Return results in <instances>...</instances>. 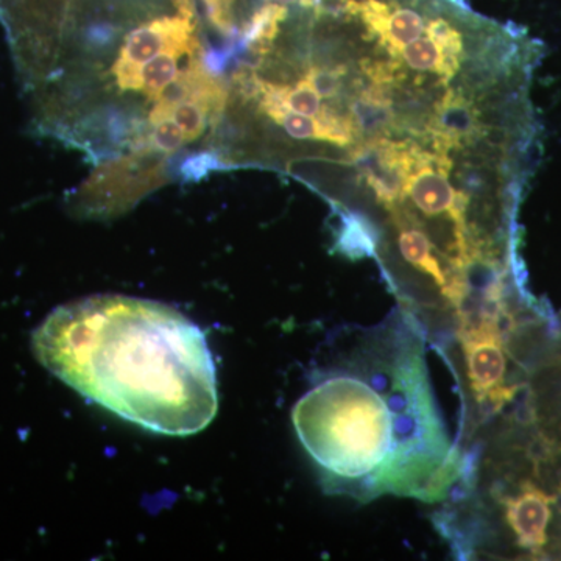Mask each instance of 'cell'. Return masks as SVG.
<instances>
[{
    "instance_id": "6da1fadb",
    "label": "cell",
    "mask_w": 561,
    "mask_h": 561,
    "mask_svg": "<svg viewBox=\"0 0 561 561\" xmlns=\"http://www.w3.org/2000/svg\"><path fill=\"white\" fill-rule=\"evenodd\" d=\"M36 359L81 397L158 434H197L219 409L205 334L142 298L98 295L55 309L33 332Z\"/></svg>"
},
{
    "instance_id": "7a4b0ae2",
    "label": "cell",
    "mask_w": 561,
    "mask_h": 561,
    "mask_svg": "<svg viewBox=\"0 0 561 561\" xmlns=\"http://www.w3.org/2000/svg\"><path fill=\"white\" fill-rule=\"evenodd\" d=\"M387 331L362 339L348 362L324 373L291 412L295 431L324 479L359 496L438 493L451 478L423 359Z\"/></svg>"
},
{
    "instance_id": "3957f363",
    "label": "cell",
    "mask_w": 561,
    "mask_h": 561,
    "mask_svg": "<svg viewBox=\"0 0 561 561\" xmlns=\"http://www.w3.org/2000/svg\"><path fill=\"white\" fill-rule=\"evenodd\" d=\"M176 16L158 18L140 25L125 38L113 72L122 91L139 92L140 68L169 49H198L192 0H176Z\"/></svg>"
},
{
    "instance_id": "277c9868",
    "label": "cell",
    "mask_w": 561,
    "mask_h": 561,
    "mask_svg": "<svg viewBox=\"0 0 561 561\" xmlns=\"http://www.w3.org/2000/svg\"><path fill=\"white\" fill-rule=\"evenodd\" d=\"M465 367L472 394L481 404L501 408L512 401L516 387L505 386L507 353L496 319H485L461 332Z\"/></svg>"
},
{
    "instance_id": "5b68a950",
    "label": "cell",
    "mask_w": 561,
    "mask_h": 561,
    "mask_svg": "<svg viewBox=\"0 0 561 561\" xmlns=\"http://www.w3.org/2000/svg\"><path fill=\"white\" fill-rule=\"evenodd\" d=\"M451 165L445 154H426L420 150L415 168L405 181L404 194H408L424 216L437 217L448 214L454 227L463 236L467 195L460 194L448 181Z\"/></svg>"
},
{
    "instance_id": "8992f818",
    "label": "cell",
    "mask_w": 561,
    "mask_h": 561,
    "mask_svg": "<svg viewBox=\"0 0 561 561\" xmlns=\"http://www.w3.org/2000/svg\"><path fill=\"white\" fill-rule=\"evenodd\" d=\"M553 502L556 497L531 482H524L518 493L502 501L505 522L516 542L534 556L541 553L548 545Z\"/></svg>"
},
{
    "instance_id": "52a82bcc",
    "label": "cell",
    "mask_w": 561,
    "mask_h": 561,
    "mask_svg": "<svg viewBox=\"0 0 561 561\" xmlns=\"http://www.w3.org/2000/svg\"><path fill=\"white\" fill-rule=\"evenodd\" d=\"M398 247H400L401 256L412 267L419 268L424 275L434 279V283L440 287L442 294L446 295L454 306H461L467 295V286H461L454 280L451 275L443 268L442 262L435 254L434 243L427 238L426 232L415 225L402 227L398 236Z\"/></svg>"
},
{
    "instance_id": "ba28073f",
    "label": "cell",
    "mask_w": 561,
    "mask_h": 561,
    "mask_svg": "<svg viewBox=\"0 0 561 561\" xmlns=\"http://www.w3.org/2000/svg\"><path fill=\"white\" fill-rule=\"evenodd\" d=\"M198 49H169L161 51L140 68L139 92H142L151 102H157L162 92L179 79L181 61L183 58L198 54Z\"/></svg>"
},
{
    "instance_id": "9c48e42d",
    "label": "cell",
    "mask_w": 561,
    "mask_h": 561,
    "mask_svg": "<svg viewBox=\"0 0 561 561\" xmlns=\"http://www.w3.org/2000/svg\"><path fill=\"white\" fill-rule=\"evenodd\" d=\"M289 9L278 3L267 2L251 16L245 31V41L250 49L264 54L271 49L273 39L278 33L280 24L286 21Z\"/></svg>"
},
{
    "instance_id": "30bf717a",
    "label": "cell",
    "mask_w": 561,
    "mask_h": 561,
    "mask_svg": "<svg viewBox=\"0 0 561 561\" xmlns=\"http://www.w3.org/2000/svg\"><path fill=\"white\" fill-rule=\"evenodd\" d=\"M402 60L408 62L409 68L420 70V72H437L440 76L451 77V70L446 68L445 58L442 49L426 35L424 38L412 41L405 44L400 50Z\"/></svg>"
},
{
    "instance_id": "8fae6325",
    "label": "cell",
    "mask_w": 561,
    "mask_h": 561,
    "mask_svg": "<svg viewBox=\"0 0 561 561\" xmlns=\"http://www.w3.org/2000/svg\"><path fill=\"white\" fill-rule=\"evenodd\" d=\"M268 117L280 125L290 138L324 140L323 128L316 117L302 116L289 108L276 111Z\"/></svg>"
},
{
    "instance_id": "7c38bea8",
    "label": "cell",
    "mask_w": 561,
    "mask_h": 561,
    "mask_svg": "<svg viewBox=\"0 0 561 561\" xmlns=\"http://www.w3.org/2000/svg\"><path fill=\"white\" fill-rule=\"evenodd\" d=\"M284 103L287 108L302 116L320 117L323 113L321 108L320 95L313 90L308 77H302L294 88L284 87Z\"/></svg>"
},
{
    "instance_id": "4fadbf2b",
    "label": "cell",
    "mask_w": 561,
    "mask_h": 561,
    "mask_svg": "<svg viewBox=\"0 0 561 561\" xmlns=\"http://www.w3.org/2000/svg\"><path fill=\"white\" fill-rule=\"evenodd\" d=\"M149 136L150 146L161 153H176L187 142L184 131L181 130L180 125L173 119H165L151 125Z\"/></svg>"
},
{
    "instance_id": "5bb4252c",
    "label": "cell",
    "mask_w": 561,
    "mask_h": 561,
    "mask_svg": "<svg viewBox=\"0 0 561 561\" xmlns=\"http://www.w3.org/2000/svg\"><path fill=\"white\" fill-rule=\"evenodd\" d=\"M345 68H316L309 69L308 79L311 81L313 90L320 95V99H332L341 90V80L345 76Z\"/></svg>"
},
{
    "instance_id": "9a60e30c",
    "label": "cell",
    "mask_w": 561,
    "mask_h": 561,
    "mask_svg": "<svg viewBox=\"0 0 561 561\" xmlns=\"http://www.w3.org/2000/svg\"><path fill=\"white\" fill-rule=\"evenodd\" d=\"M271 2L287 7V9H289L290 5H301L306 9V0H271Z\"/></svg>"
}]
</instances>
